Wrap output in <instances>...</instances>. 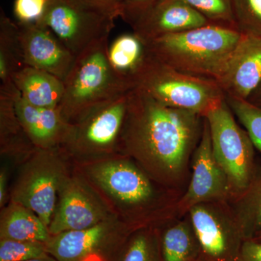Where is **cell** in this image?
<instances>
[{
    "mask_svg": "<svg viewBox=\"0 0 261 261\" xmlns=\"http://www.w3.org/2000/svg\"><path fill=\"white\" fill-rule=\"evenodd\" d=\"M201 118L197 113L163 106L133 89L118 154L135 160L155 181L171 183L183 172L200 139Z\"/></svg>",
    "mask_w": 261,
    "mask_h": 261,
    "instance_id": "obj_1",
    "label": "cell"
},
{
    "mask_svg": "<svg viewBox=\"0 0 261 261\" xmlns=\"http://www.w3.org/2000/svg\"><path fill=\"white\" fill-rule=\"evenodd\" d=\"M242 34L237 29L210 23L146 42L155 59L173 69L216 80Z\"/></svg>",
    "mask_w": 261,
    "mask_h": 261,
    "instance_id": "obj_2",
    "label": "cell"
},
{
    "mask_svg": "<svg viewBox=\"0 0 261 261\" xmlns=\"http://www.w3.org/2000/svg\"><path fill=\"white\" fill-rule=\"evenodd\" d=\"M93 189L122 222L135 228V219L154 206L157 200L149 176L130 158L121 154L88 162L73 168Z\"/></svg>",
    "mask_w": 261,
    "mask_h": 261,
    "instance_id": "obj_3",
    "label": "cell"
},
{
    "mask_svg": "<svg viewBox=\"0 0 261 261\" xmlns=\"http://www.w3.org/2000/svg\"><path fill=\"white\" fill-rule=\"evenodd\" d=\"M109 38L75 57L64 80V94L58 109L68 123L102 103L133 89L115 73L108 60Z\"/></svg>",
    "mask_w": 261,
    "mask_h": 261,
    "instance_id": "obj_4",
    "label": "cell"
},
{
    "mask_svg": "<svg viewBox=\"0 0 261 261\" xmlns=\"http://www.w3.org/2000/svg\"><path fill=\"white\" fill-rule=\"evenodd\" d=\"M134 89L163 106L197 113L202 118L225 100L216 81L181 73L151 54L136 79Z\"/></svg>",
    "mask_w": 261,
    "mask_h": 261,
    "instance_id": "obj_5",
    "label": "cell"
},
{
    "mask_svg": "<svg viewBox=\"0 0 261 261\" xmlns=\"http://www.w3.org/2000/svg\"><path fill=\"white\" fill-rule=\"evenodd\" d=\"M129 92L92 108L68 123L60 149L74 163L118 154Z\"/></svg>",
    "mask_w": 261,
    "mask_h": 261,
    "instance_id": "obj_6",
    "label": "cell"
},
{
    "mask_svg": "<svg viewBox=\"0 0 261 261\" xmlns=\"http://www.w3.org/2000/svg\"><path fill=\"white\" fill-rule=\"evenodd\" d=\"M68 160L60 147L34 149L25 159L10 192V201L30 209L49 227L60 188L70 172Z\"/></svg>",
    "mask_w": 261,
    "mask_h": 261,
    "instance_id": "obj_7",
    "label": "cell"
},
{
    "mask_svg": "<svg viewBox=\"0 0 261 261\" xmlns=\"http://www.w3.org/2000/svg\"><path fill=\"white\" fill-rule=\"evenodd\" d=\"M204 118L210 129L215 157L227 176L232 193L239 197L247 190L256 171L253 143L235 121L226 99Z\"/></svg>",
    "mask_w": 261,
    "mask_h": 261,
    "instance_id": "obj_8",
    "label": "cell"
},
{
    "mask_svg": "<svg viewBox=\"0 0 261 261\" xmlns=\"http://www.w3.org/2000/svg\"><path fill=\"white\" fill-rule=\"evenodd\" d=\"M116 18L84 0H49L39 20L75 57L109 38Z\"/></svg>",
    "mask_w": 261,
    "mask_h": 261,
    "instance_id": "obj_9",
    "label": "cell"
},
{
    "mask_svg": "<svg viewBox=\"0 0 261 261\" xmlns=\"http://www.w3.org/2000/svg\"><path fill=\"white\" fill-rule=\"evenodd\" d=\"M136 230L113 217L90 228L50 235L46 248L59 261H116Z\"/></svg>",
    "mask_w": 261,
    "mask_h": 261,
    "instance_id": "obj_10",
    "label": "cell"
},
{
    "mask_svg": "<svg viewBox=\"0 0 261 261\" xmlns=\"http://www.w3.org/2000/svg\"><path fill=\"white\" fill-rule=\"evenodd\" d=\"M116 217L85 179L74 170L68 173L58 192L49 224L50 235L90 228Z\"/></svg>",
    "mask_w": 261,
    "mask_h": 261,
    "instance_id": "obj_11",
    "label": "cell"
},
{
    "mask_svg": "<svg viewBox=\"0 0 261 261\" xmlns=\"http://www.w3.org/2000/svg\"><path fill=\"white\" fill-rule=\"evenodd\" d=\"M207 203L189 211L190 223L200 245L201 261H238L244 242L234 216Z\"/></svg>",
    "mask_w": 261,
    "mask_h": 261,
    "instance_id": "obj_12",
    "label": "cell"
},
{
    "mask_svg": "<svg viewBox=\"0 0 261 261\" xmlns=\"http://www.w3.org/2000/svg\"><path fill=\"white\" fill-rule=\"evenodd\" d=\"M231 194V185L226 173L215 157L210 129L203 118L202 135L192 161L191 181L180 200V210L189 211L199 204L224 200Z\"/></svg>",
    "mask_w": 261,
    "mask_h": 261,
    "instance_id": "obj_13",
    "label": "cell"
},
{
    "mask_svg": "<svg viewBox=\"0 0 261 261\" xmlns=\"http://www.w3.org/2000/svg\"><path fill=\"white\" fill-rule=\"evenodd\" d=\"M123 20L145 42L211 23L183 0H157Z\"/></svg>",
    "mask_w": 261,
    "mask_h": 261,
    "instance_id": "obj_14",
    "label": "cell"
},
{
    "mask_svg": "<svg viewBox=\"0 0 261 261\" xmlns=\"http://www.w3.org/2000/svg\"><path fill=\"white\" fill-rule=\"evenodd\" d=\"M215 81L225 97L248 99L261 82V36L243 33Z\"/></svg>",
    "mask_w": 261,
    "mask_h": 261,
    "instance_id": "obj_15",
    "label": "cell"
},
{
    "mask_svg": "<svg viewBox=\"0 0 261 261\" xmlns=\"http://www.w3.org/2000/svg\"><path fill=\"white\" fill-rule=\"evenodd\" d=\"M18 23L25 65L47 71L64 82L74 63V55L40 22Z\"/></svg>",
    "mask_w": 261,
    "mask_h": 261,
    "instance_id": "obj_16",
    "label": "cell"
},
{
    "mask_svg": "<svg viewBox=\"0 0 261 261\" xmlns=\"http://www.w3.org/2000/svg\"><path fill=\"white\" fill-rule=\"evenodd\" d=\"M15 111L29 140L37 149L59 147L68 123L58 108H40L25 102L19 93L15 99Z\"/></svg>",
    "mask_w": 261,
    "mask_h": 261,
    "instance_id": "obj_17",
    "label": "cell"
},
{
    "mask_svg": "<svg viewBox=\"0 0 261 261\" xmlns=\"http://www.w3.org/2000/svg\"><path fill=\"white\" fill-rule=\"evenodd\" d=\"M20 97L32 106L58 108L64 94V82L44 70L25 66L13 78Z\"/></svg>",
    "mask_w": 261,
    "mask_h": 261,
    "instance_id": "obj_18",
    "label": "cell"
},
{
    "mask_svg": "<svg viewBox=\"0 0 261 261\" xmlns=\"http://www.w3.org/2000/svg\"><path fill=\"white\" fill-rule=\"evenodd\" d=\"M149 56L147 42L133 32L118 36L108 46V60L113 70L133 88Z\"/></svg>",
    "mask_w": 261,
    "mask_h": 261,
    "instance_id": "obj_19",
    "label": "cell"
},
{
    "mask_svg": "<svg viewBox=\"0 0 261 261\" xmlns=\"http://www.w3.org/2000/svg\"><path fill=\"white\" fill-rule=\"evenodd\" d=\"M49 238L47 226L25 206L10 201L2 209L0 239L46 243Z\"/></svg>",
    "mask_w": 261,
    "mask_h": 261,
    "instance_id": "obj_20",
    "label": "cell"
},
{
    "mask_svg": "<svg viewBox=\"0 0 261 261\" xmlns=\"http://www.w3.org/2000/svg\"><path fill=\"white\" fill-rule=\"evenodd\" d=\"M19 93L16 87L0 89L1 152L3 154L29 156L37 148L29 140L17 116L15 99Z\"/></svg>",
    "mask_w": 261,
    "mask_h": 261,
    "instance_id": "obj_21",
    "label": "cell"
},
{
    "mask_svg": "<svg viewBox=\"0 0 261 261\" xmlns=\"http://www.w3.org/2000/svg\"><path fill=\"white\" fill-rule=\"evenodd\" d=\"M27 66L20 44L18 23L8 18L3 10L0 15V89L15 87L13 78Z\"/></svg>",
    "mask_w": 261,
    "mask_h": 261,
    "instance_id": "obj_22",
    "label": "cell"
},
{
    "mask_svg": "<svg viewBox=\"0 0 261 261\" xmlns=\"http://www.w3.org/2000/svg\"><path fill=\"white\" fill-rule=\"evenodd\" d=\"M163 261H196L200 249L191 223L180 222L168 228L161 238Z\"/></svg>",
    "mask_w": 261,
    "mask_h": 261,
    "instance_id": "obj_23",
    "label": "cell"
},
{
    "mask_svg": "<svg viewBox=\"0 0 261 261\" xmlns=\"http://www.w3.org/2000/svg\"><path fill=\"white\" fill-rule=\"evenodd\" d=\"M238 197L233 216L244 240L252 239L261 231V168L256 170L250 185Z\"/></svg>",
    "mask_w": 261,
    "mask_h": 261,
    "instance_id": "obj_24",
    "label": "cell"
},
{
    "mask_svg": "<svg viewBox=\"0 0 261 261\" xmlns=\"http://www.w3.org/2000/svg\"><path fill=\"white\" fill-rule=\"evenodd\" d=\"M116 261H163L161 238L154 230H136L122 247Z\"/></svg>",
    "mask_w": 261,
    "mask_h": 261,
    "instance_id": "obj_25",
    "label": "cell"
},
{
    "mask_svg": "<svg viewBox=\"0 0 261 261\" xmlns=\"http://www.w3.org/2000/svg\"><path fill=\"white\" fill-rule=\"evenodd\" d=\"M228 107L237 116L251 139L254 147L261 153V107L247 99L225 97Z\"/></svg>",
    "mask_w": 261,
    "mask_h": 261,
    "instance_id": "obj_26",
    "label": "cell"
},
{
    "mask_svg": "<svg viewBox=\"0 0 261 261\" xmlns=\"http://www.w3.org/2000/svg\"><path fill=\"white\" fill-rule=\"evenodd\" d=\"M211 23L238 29L232 0H183Z\"/></svg>",
    "mask_w": 261,
    "mask_h": 261,
    "instance_id": "obj_27",
    "label": "cell"
},
{
    "mask_svg": "<svg viewBox=\"0 0 261 261\" xmlns=\"http://www.w3.org/2000/svg\"><path fill=\"white\" fill-rule=\"evenodd\" d=\"M47 255L45 243L0 239V261H27Z\"/></svg>",
    "mask_w": 261,
    "mask_h": 261,
    "instance_id": "obj_28",
    "label": "cell"
},
{
    "mask_svg": "<svg viewBox=\"0 0 261 261\" xmlns=\"http://www.w3.org/2000/svg\"><path fill=\"white\" fill-rule=\"evenodd\" d=\"M238 30L261 36V0H232Z\"/></svg>",
    "mask_w": 261,
    "mask_h": 261,
    "instance_id": "obj_29",
    "label": "cell"
},
{
    "mask_svg": "<svg viewBox=\"0 0 261 261\" xmlns=\"http://www.w3.org/2000/svg\"><path fill=\"white\" fill-rule=\"evenodd\" d=\"M49 0H15L13 11L19 23H37L42 18Z\"/></svg>",
    "mask_w": 261,
    "mask_h": 261,
    "instance_id": "obj_30",
    "label": "cell"
},
{
    "mask_svg": "<svg viewBox=\"0 0 261 261\" xmlns=\"http://www.w3.org/2000/svg\"><path fill=\"white\" fill-rule=\"evenodd\" d=\"M238 261H261V242L253 239L244 240Z\"/></svg>",
    "mask_w": 261,
    "mask_h": 261,
    "instance_id": "obj_31",
    "label": "cell"
},
{
    "mask_svg": "<svg viewBox=\"0 0 261 261\" xmlns=\"http://www.w3.org/2000/svg\"><path fill=\"white\" fill-rule=\"evenodd\" d=\"M90 4L100 8L116 19L121 18L123 13V5L122 0H84Z\"/></svg>",
    "mask_w": 261,
    "mask_h": 261,
    "instance_id": "obj_32",
    "label": "cell"
},
{
    "mask_svg": "<svg viewBox=\"0 0 261 261\" xmlns=\"http://www.w3.org/2000/svg\"><path fill=\"white\" fill-rule=\"evenodd\" d=\"M122 1L123 5V13L121 18L123 20L126 17L145 9L157 0H122Z\"/></svg>",
    "mask_w": 261,
    "mask_h": 261,
    "instance_id": "obj_33",
    "label": "cell"
},
{
    "mask_svg": "<svg viewBox=\"0 0 261 261\" xmlns=\"http://www.w3.org/2000/svg\"><path fill=\"white\" fill-rule=\"evenodd\" d=\"M7 173L5 169H2L0 172V207H4L7 198Z\"/></svg>",
    "mask_w": 261,
    "mask_h": 261,
    "instance_id": "obj_34",
    "label": "cell"
},
{
    "mask_svg": "<svg viewBox=\"0 0 261 261\" xmlns=\"http://www.w3.org/2000/svg\"><path fill=\"white\" fill-rule=\"evenodd\" d=\"M247 100L261 107V82Z\"/></svg>",
    "mask_w": 261,
    "mask_h": 261,
    "instance_id": "obj_35",
    "label": "cell"
},
{
    "mask_svg": "<svg viewBox=\"0 0 261 261\" xmlns=\"http://www.w3.org/2000/svg\"><path fill=\"white\" fill-rule=\"evenodd\" d=\"M27 261H59L55 258L54 257L51 256L50 255H46V256L39 257V258L32 259Z\"/></svg>",
    "mask_w": 261,
    "mask_h": 261,
    "instance_id": "obj_36",
    "label": "cell"
},
{
    "mask_svg": "<svg viewBox=\"0 0 261 261\" xmlns=\"http://www.w3.org/2000/svg\"><path fill=\"white\" fill-rule=\"evenodd\" d=\"M253 240H256V241L261 242V231L257 233L256 234L254 237Z\"/></svg>",
    "mask_w": 261,
    "mask_h": 261,
    "instance_id": "obj_37",
    "label": "cell"
}]
</instances>
